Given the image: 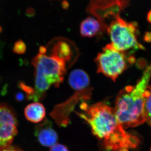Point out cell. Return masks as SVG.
<instances>
[{
  "instance_id": "1",
  "label": "cell",
  "mask_w": 151,
  "mask_h": 151,
  "mask_svg": "<svg viewBox=\"0 0 151 151\" xmlns=\"http://www.w3.org/2000/svg\"><path fill=\"white\" fill-rule=\"evenodd\" d=\"M78 54L74 44L62 38L55 39L46 46L40 47L32 61L35 68V87L34 94L28 100L37 102L43 98L50 86L59 87Z\"/></svg>"
},
{
  "instance_id": "2",
  "label": "cell",
  "mask_w": 151,
  "mask_h": 151,
  "mask_svg": "<svg viewBox=\"0 0 151 151\" xmlns=\"http://www.w3.org/2000/svg\"><path fill=\"white\" fill-rule=\"evenodd\" d=\"M81 109L85 113H78L90 126L92 134L100 141L104 151H118L122 148H130L131 134L120 125L111 108L104 102L91 105L83 103Z\"/></svg>"
},
{
  "instance_id": "3",
  "label": "cell",
  "mask_w": 151,
  "mask_h": 151,
  "mask_svg": "<svg viewBox=\"0 0 151 151\" xmlns=\"http://www.w3.org/2000/svg\"><path fill=\"white\" fill-rule=\"evenodd\" d=\"M151 76V70L147 69L136 86H127L118 94L113 111L124 129L137 127L147 121L144 94Z\"/></svg>"
},
{
  "instance_id": "4",
  "label": "cell",
  "mask_w": 151,
  "mask_h": 151,
  "mask_svg": "<svg viewBox=\"0 0 151 151\" xmlns=\"http://www.w3.org/2000/svg\"><path fill=\"white\" fill-rule=\"evenodd\" d=\"M114 19L106 30L113 47L118 51L124 52L131 49H144L137 40V24L135 22H128L120 16Z\"/></svg>"
},
{
  "instance_id": "5",
  "label": "cell",
  "mask_w": 151,
  "mask_h": 151,
  "mask_svg": "<svg viewBox=\"0 0 151 151\" xmlns=\"http://www.w3.org/2000/svg\"><path fill=\"white\" fill-rule=\"evenodd\" d=\"M97 72L115 81L127 67L126 52L116 50L111 43L103 48L95 58Z\"/></svg>"
},
{
  "instance_id": "6",
  "label": "cell",
  "mask_w": 151,
  "mask_h": 151,
  "mask_svg": "<svg viewBox=\"0 0 151 151\" xmlns=\"http://www.w3.org/2000/svg\"><path fill=\"white\" fill-rule=\"evenodd\" d=\"M129 4V0H92L87 12L96 17L102 26V31L107 30L105 19L110 16H119L121 12Z\"/></svg>"
},
{
  "instance_id": "7",
  "label": "cell",
  "mask_w": 151,
  "mask_h": 151,
  "mask_svg": "<svg viewBox=\"0 0 151 151\" xmlns=\"http://www.w3.org/2000/svg\"><path fill=\"white\" fill-rule=\"evenodd\" d=\"M18 121L13 109L0 103V147L10 145L17 134Z\"/></svg>"
},
{
  "instance_id": "8",
  "label": "cell",
  "mask_w": 151,
  "mask_h": 151,
  "mask_svg": "<svg viewBox=\"0 0 151 151\" xmlns=\"http://www.w3.org/2000/svg\"><path fill=\"white\" fill-rule=\"evenodd\" d=\"M35 136L41 145L46 147L54 145L58 139L57 133L52 128L51 122L46 119L36 127Z\"/></svg>"
},
{
  "instance_id": "9",
  "label": "cell",
  "mask_w": 151,
  "mask_h": 151,
  "mask_svg": "<svg viewBox=\"0 0 151 151\" xmlns=\"http://www.w3.org/2000/svg\"><path fill=\"white\" fill-rule=\"evenodd\" d=\"M68 82L71 88L79 92L87 89L90 84V79L84 70L75 69L70 73Z\"/></svg>"
},
{
  "instance_id": "10",
  "label": "cell",
  "mask_w": 151,
  "mask_h": 151,
  "mask_svg": "<svg viewBox=\"0 0 151 151\" xmlns=\"http://www.w3.org/2000/svg\"><path fill=\"white\" fill-rule=\"evenodd\" d=\"M45 113L44 106L37 102L31 103L25 108L26 118L28 121L32 123H38L42 121L45 117Z\"/></svg>"
},
{
  "instance_id": "11",
  "label": "cell",
  "mask_w": 151,
  "mask_h": 151,
  "mask_svg": "<svg viewBox=\"0 0 151 151\" xmlns=\"http://www.w3.org/2000/svg\"><path fill=\"white\" fill-rule=\"evenodd\" d=\"M102 31V26L100 22L92 17L85 19L80 25V33L84 37H93L100 31Z\"/></svg>"
},
{
  "instance_id": "12",
  "label": "cell",
  "mask_w": 151,
  "mask_h": 151,
  "mask_svg": "<svg viewBox=\"0 0 151 151\" xmlns=\"http://www.w3.org/2000/svg\"><path fill=\"white\" fill-rule=\"evenodd\" d=\"M144 95L145 98V110L147 116L146 122L151 126V85L148 86Z\"/></svg>"
},
{
  "instance_id": "13",
  "label": "cell",
  "mask_w": 151,
  "mask_h": 151,
  "mask_svg": "<svg viewBox=\"0 0 151 151\" xmlns=\"http://www.w3.org/2000/svg\"><path fill=\"white\" fill-rule=\"evenodd\" d=\"M27 47L25 44L22 40L17 41L14 44L13 49L14 52L18 54H23L25 53Z\"/></svg>"
},
{
  "instance_id": "14",
  "label": "cell",
  "mask_w": 151,
  "mask_h": 151,
  "mask_svg": "<svg viewBox=\"0 0 151 151\" xmlns=\"http://www.w3.org/2000/svg\"><path fill=\"white\" fill-rule=\"evenodd\" d=\"M18 86L20 89L25 92L26 94V97L27 99L29 97L32 96L34 94V89H33L32 87L27 85L26 84H25L24 82L21 81L19 83Z\"/></svg>"
},
{
  "instance_id": "15",
  "label": "cell",
  "mask_w": 151,
  "mask_h": 151,
  "mask_svg": "<svg viewBox=\"0 0 151 151\" xmlns=\"http://www.w3.org/2000/svg\"><path fill=\"white\" fill-rule=\"evenodd\" d=\"M49 151H69L65 146L62 144H56L50 148Z\"/></svg>"
},
{
  "instance_id": "16",
  "label": "cell",
  "mask_w": 151,
  "mask_h": 151,
  "mask_svg": "<svg viewBox=\"0 0 151 151\" xmlns=\"http://www.w3.org/2000/svg\"><path fill=\"white\" fill-rule=\"evenodd\" d=\"M0 151H24L22 149L14 146L9 145L0 147Z\"/></svg>"
},
{
  "instance_id": "17",
  "label": "cell",
  "mask_w": 151,
  "mask_h": 151,
  "mask_svg": "<svg viewBox=\"0 0 151 151\" xmlns=\"http://www.w3.org/2000/svg\"><path fill=\"white\" fill-rule=\"evenodd\" d=\"M25 95L24 93L21 92H18L15 96V99L17 102H22L24 100Z\"/></svg>"
},
{
  "instance_id": "18",
  "label": "cell",
  "mask_w": 151,
  "mask_h": 151,
  "mask_svg": "<svg viewBox=\"0 0 151 151\" xmlns=\"http://www.w3.org/2000/svg\"><path fill=\"white\" fill-rule=\"evenodd\" d=\"M145 40L147 42H151V32L146 33L145 36Z\"/></svg>"
},
{
  "instance_id": "19",
  "label": "cell",
  "mask_w": 151,
  "mask_h": 151,
  "mask_svg": "<svg viewBox=\"0 0 151 151\" xmlns=\"http://www.w3.org/2000/svg\"><path fill=\"white\" fill-rule=\"evenodd\" d=\"M147 20L148 22L151 24V10L149 11L147 15Z\"/></svg>"
},
{
  "instance_id": "20",
  "label": "cell",
  "mask_w": 151,
  "mask_h": 151,
  "mask_svg": "<svg viewBox=\"0 0 151 151\" xmlns=\"http://www.w3.org/2000/svg\"><path fill=\"white\" fill-rule=\"evenodd\" d=\"M128 149H129L126 147L122 148L120 149L118 151H129Z\"/></svg>"
},
{
  "instance_id": "21",
  "label": "cell",
  "mask_w": 151,
  "mask_h": 151,
  "mask_svg": "<svg viewBox=\"0 0 151 151\" xmlns=\"http://www.w3.org/2000/svg\"><path fill=\"white\" fill-rule=\"evenodd\" d=\"M2 28L0 26V33L2 32Z\"/></svg>"
},
{
  "instance_id": "22",
  "label": "cell",
  "mask_w": 151,
  "mask_h": 151,
  "mask_svg": "<svg viewBox=\"0 0 151 151\" xmlns=\"http://www.w3.org/2000/svg\"><path fill=\"white\" fill-rule=\"evenodd\" d=\"M150 151H151V149H150Z\"/></svg>"
}]
</instances>
